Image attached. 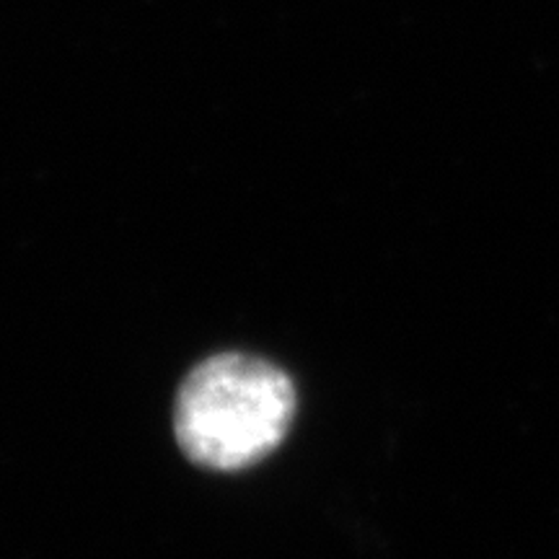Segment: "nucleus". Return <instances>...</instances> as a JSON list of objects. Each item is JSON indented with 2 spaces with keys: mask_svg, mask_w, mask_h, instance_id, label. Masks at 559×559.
<instances>
[{
  "mask_svg": "<svg viewBox=\"0 0 559 559\" xmlns=\"http://www.w3.org/2000/svg\"><path fill=\"white\" fill-rule=\"evenodd\" d=\"M296 389L285 370L251 355H215L181 383L174 430L181 451L213 472H241L288 436Z\"/></svg>",
  "mask_w": 559,
  "mask_h": 559,
  "instance_id": "nucleus-1",
  "label": "nucleus"
}]
</instances>
